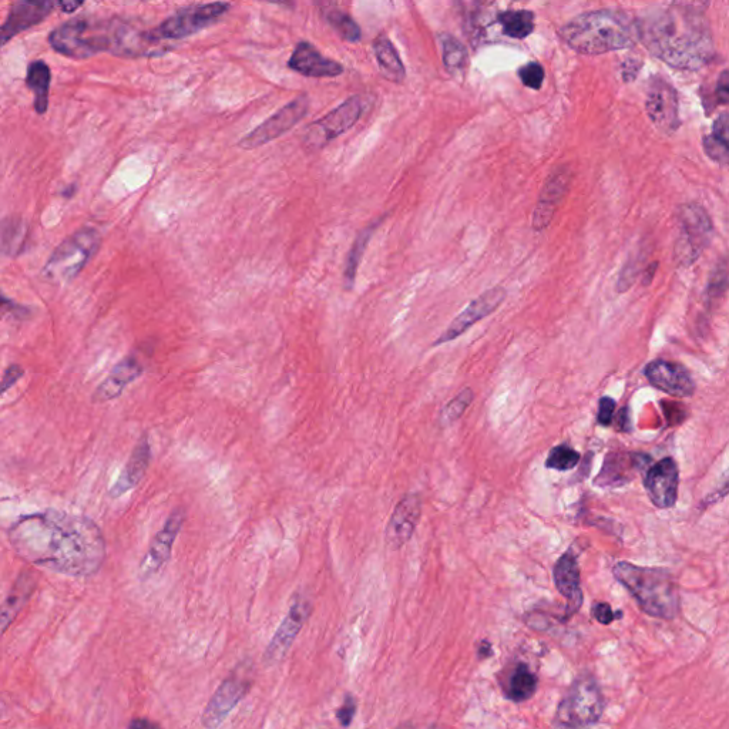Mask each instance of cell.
Masks as SVG:
<instances>
[{"label": "cell", "instance_id": "f907efd6", "mask_svg": "<svg viewBox=\"0 0 729 729\" xmlns=\"http://www.w3.org/2000/svg\"><path fill=\"white\" fill-rule=\"evenodd\" d=\"M617 428H618V430H623V432H628V430L631 429L630 428V416H628L627 408L621 409L620 413H618Z\"/></svg>", "mask_w": 729, "mask_h": 729}, {"label": "cell", "instance_id": "8992f818", "mask_svg": "<svg viewBox=\"0 0 729 729\" xmlns=\"http://www.w3.org/2000/svg\"><path fill=\"white\" fill-rule=\"evenodd\" d=\"M604 697L599 684L590 674L580 675L564 695L557 708L554 725L564 728H586L603 717Z\"/></svg>", "mask_w": 729, "mask_h": 729}, {"label": "cell", "instance_id": "8d00e7d4", "mask_svg": "<svg viewBox=\"0 0 729 729\" xmlns=\"http://www.w3.org/2000/svg\"><path fill=\"white\" fill-rule=\"evenodd\" d=\"M702 106L705 113L710 116L717 107L729 104V70H724L718 76L717 83L707 90H701Z\"/></svg>", "mask_w": 729, "mask_h": 729}, {"label": "cell", "instance_id": "484cf974", "mask_svg": "<svg viewBox=\"0 0 729 729\" xmlns=\"http://www.w3.org/2000/svg\"><path fill=\"white\" fill-rule=\"evenodd\" d=\"M143 374V366L133 356L122 359L110 372L109 376L94 392L93 401L104 403L113 401L122 395L124 389Z\"/></svg>", "mask_w": 729, "mask_h": 729}, {"label": "cell", "instance_id": "c3c4849f", "mask_svg": "<svg viewBox=\"0 0 729 729\" xmlns=\"http://www.w3.org/2000/svg\"><path fill=\"white\" fill-rule=\"evenodd\" d=\"M640 67L641 63H638L637 60H627V62L624 63L623 69L624 82H633V80L636 79L638 72H640Z\"/></svg>", "mask_w": 729, "mask_h": 729}, {"label": "cell", "instance_id": "d4e9b609", "mask_svg": "<svg viewBox=\"0 0 729 729\" xmlns=\"http://www.w3.org/2000/svg\"><path fill=\"white\" fill-rule=\"evenodd\" d=\"M151 462V445L150 440L146 435L141 436L139 443L134 448L133 453L129 460H127L126 466H124L122 473L117 477L114 485L110 487V497L113 499H119L134 487L140 485L141 480L146 476L147 470H149Z\"/></svg>", "mask_w": 729, "mask_h": 729}, {"label": "cell", "instance_id": "9c48e42d", "mask_svg": "<svg viewBox=\"0 0 729 729\" xmlns=\"http://www.w3.org/2000/svg\"><path fill=\"white\" fill-rule=\"evenodd\" d=\"M364 100L362 97L354 96L345 100L337 109L329 112L327 116L312 123L305 130L304 144L309 150L324 149L332 140L342 136L346 131L351 130L356 122L361 119L364 112Z\"/></svg>", "mask_w": 729, "mask_h": 729}, {"label": "cell", "instance_id": "9a60e30c", "mask_svg": "<svg viewBox=\"0 0 729 729\" xmlns=\"http://www.w3.org/2000/svg\"><path fill=\"white\" fill-rule=\"evenodd\" d=\"M506 297L507 291L506 288L503 287H493L490 288V290L483 292V294H480L479 297L475 298V300L470 301L468 307L463 309L458 317L450 322L446 331L443 332V334L440 335V337L436 339L432 345H445L448 344V342L455 341V339L462 337V335L466 334L470 328L475 327L477 322L490 317L496 309H499L500 305L505 302Z\"/></svg>", "mask_w": 729, "mask_h": 729}, {"label": "cell", "instance_id": "6da1fadb", "mask_svg": "<svg viewBox=\"0 0 729 729\" xmlns=\"http://www.w3.org/2000/svg\"><path fill=\"white\" fill-rule=\"evenodd\" d=\"M8 540L20 559L73 579L96 576L107 557L106 539L97 523L63 510L20 516L10 524Z\"/></svg>", "mask_w": 729, "mask_h": 729}, {"label": "cell", "instance_id": "277c9868", "mask_svg": "<svg viewBox=\"0 0 729 729\" xmlns=\"http://www.w3.org/2000/svg\"><path fill=\"white\" fill-rule=\"evenodd\" d=\"M146 36H137L127 26L94 25L85 19H73L53 30L49 43L60 55L70 59H89L97 53L116 55H146L143 42Z\"/></svg>", "mask_w": 729, "mask_h": 729}, {"label": "cell", "instance_id": "db71d44e", "mask_svg": "<svg viewBox=\"0 0 729 729\" xmlns=\"http://www.w3.org/2000/svg\"><path fill=\"white\" fill-rule=\"evenodd\" d=\"M479 653H480V655H482V657H485V658L490 657V655L493 654L492 647H490V644L487 643V641H483L482 647H480Z\"/></svg>", "mask_w": 729, "mask_h": 729}, {"label": "cell", "instance_id": "f1b7e54d", "mask_svg": "<svg viewBox=\"0 0 729 729\" xmlns=\"http://www.w3.org/2000/svg\"><path fill=\"white\" fill-rule=\"evenodd\" d=\"M708 159L720 166H729V113H722L714 122L710 134L704 137Z\"/></svg>", "mask_w": 729, "mask_h": 729}, {"label": "cell", "instance_id": "2e32d148", "mask_svg": "<svg viewBox=\"0 0 729 729\" xmlns=\"http://www.w3.org/2000/svg\"><path fill=\"white\" fill-rule=\"evenodd\" d=\"M186 512L184 509H176L167 519L163 529L154 537L146 556L141 560L139 574L141 580H149L154 574L163 569L164 564L170 560L173 553V546L176 543L178 533L183 527Z\"/></svg>", "mask_w": 729, "mask_h": 729}, {"label": "cell", "instance_id": "44dd1931", "mask_svg": "<svg viewBox=\"0 0 729 729\" xmlns=\"http://www.w3.org/2000/svg\"><path fill=\"white\" fill-rule=\"evenodd\" d=\"M53 6V0H18L10 8L8 18L0 30L2 46L8 45L9 40L19 33L42 23L52 13Z\"/></svg>", "mask_w": 729, "mask_h": 729}, {"label": "cell", "instance_id": "d590c367", "mask_svg": "<svg viewBox=\"0 0 729 729\" xmlns=\"http://www.w3.org/2000/svg\"><path fill=\"white\" fill-rule=\"evenodd\" d=\"M503 33L512 39H526L534 32V13L530 10H506L497 16Z\"/></svg>", "mask_w": 729, "mask_h": 729}, {"label": "cell", "instance_id": "7c38bea8", "mask_svg": "<svg viewBox=\"0 0 729 729\" xmlns=\"http://www.w3.org/2000/svg\"><path fill=\"white\" fill-rule=\"evenodd\" d=\"M308 110L309 97L302 94V96L297 97V99L288 103L287 106L278 110L270 119L265 120L260 126L255 127L251 133H248L247 136H244L240 140L238 146L244 150H254L271 143V141L277 140L282 134L294 129L307 116Z\"/></svg>", "mask_w": 729, "mask_h": 729}, {"label": "cell", "instance_id": "8fae6325", "mask_svg": "<svg viewBox=\"0 0 729 729\" xmlns=\"http://www.w3.org/2000/svg\"><path fill=\"white\" fill-rule=\"evenodd\" d=\"M645 112L661 133L673 134L680 129V100L673 85L664 77H651L645 94Z\"/></svg>", "mask_w": 729, "mask_h": 729}, {"label": "cell", "instance_id": "e575fe53", "mask_svg": "<svg viewBox=\"0 0 729 729\" xmlns=\"http://www.w3.org/2000/svg\"><path fill=\"white\" fill-rule=\"evenodd\" d=\"M539 680L526 664H519L507 683L506 697L513 702L530 700L536 694Z\"/></svg>", "mask_w": 729, "mask_h": 729}, {"label": "cell", "instance_id": "4fadbf2b", "mask_svg": "<svg viewBox=\"0 0 729 729\" xmlns=\"http://www.w3.org/2000/svg\"><path fill=\"white\" fill-rule=\"evenodd\" d=\"M253 687L250 673H241L240 668L225 678L201 715V724L206 728H218L227 720L228 715L247 697Z\"/></svg>", "mask_w": 729, "mask_h": 729}, {"label": "cell", "instance_id": "f5cc1de1", "mask_svg": "<svg viewBox=\"0 0 729 729\" xmlns=\"http://www.w3.org/2000/svg\"><path fill=\"white\" fill-rule=\"evenodd\" d=\"M261 2L274 3V5L285 6V8H295L294 0H261Z\"/></svg>", "mask_w": 729, "mask_h": 729}, {"label": "cell", "instance_id": "30bf717a", "mask_svg": "<svg viewBox=\"0 0 729 729\" xmlns=\"http://www.w3.org/2000/svg\"><path fill=\"white\" fill-rule=\"evenodd\" d=\"M712 223L707 211L697 204H688L680 211V237L677 257L681 264L690 265L710 244Z\"/></svg>", "mask_w": 729, "mask_h": 729}, {"label": "cell", "instance_id": "816d5d0a", "mask_svg": "<svg viewBox=\"0 0 729 729\" xmlns=\"http://www.w3.org/2000/svg\"><path fill=\"white\" fill-rule=\"evenodd\" d=\"M130 728H150L153 727V724H151L150 721L143 720V718H136V720H133L129 724Z\"/></svg>", "mask_w": 729, "mask_h": 729}, {"label": "cell", "instance_id": "11a10c76", "mask_svg": "<svg viewBox=\"0 0 729 729\" xmlns=\"http://www.w3.org/2000/svg\"><path fill=\"white\" fill-rule=\"evenodd\" d=\"M75 191H76L75 186L70 187V190H69V187H67V190L65 191V193H63V196H65V198H70L73 196V193H75Z\"/></svg>", "mask_w": 729, "mask_h": 729}, {"label": "cell", "instance_id": "681fc988", "mask_svg": "<svg viewBox=\"0 0 729 729\" xmlns=\"http://www.w3.org/2000/svg\"><path fill=\"white\" fill-rule=\"evenodd\" d=\"M57 3H59L60 9L63 12L73 13L85 3V0H57Z\"/></svg>", "mask_w": 729, "mask_h": 729}, {"label": "cell", "instance_id": "1f68e13d", "mask_svg": "<svg viewBox=\"0 0 729 729\" xmlns=\"http://www.w3.org/2000/svg\"><path fill=\"white\" fill-rule=\"evenodd\" d=\"M50 75L49 66L42 60L30 63L26 85L35 94V110L38 114H45L49 109Z\"/></svg>", "mask_w": 729, "mask_h": 729}, {"label": "cell", "instance_id": "7402d4cb", "mask_svg": "<svg viewBox=\"0 0 729 729\" xmlns=\"http://www.w3.org/2000/svg\"><path fill=\"white\" fill-rule=\"evenodd\" d=\"M644 374L651 385L668 395L688 398L695 391L694 381L687 369L674 362L658 359L645 368Z\"/></svg>", "mask_w": 729, "mask_h": 729}, {"label": "cell", "instance_id": "60d3db41", "mask_svg": "<svg viewBox=\"0 0 729 729\" xmlns=\"http://www.w3.org/2000/svg\"><path fill=\"white\" fill-rule=\"evenodd\" d=\"M729 495V469L728 472L725 473L724 476H722V480L720 483H718L717 487H714V490L705 497L704 500H702V507H711L714 505H717V503H720L722 499H725Z\"/></svg>", "mask_w": 729, "mask_h": 729}, {"label": "cell", "instance_id": "f6af8a7d", "mask_svg": "<svg viewBox=\"0 0 729 729\" xmlns=\"http://www.w3.org/2000/svg\"><path fill=\"white\" fill-rule=\"evenodd\" d=\"M23 375H25V371H23L22 366L15 364L9 365L8 368L5 369V372H3L2 393L8 392L12 386L16 385V382H18Z\"/></svg>", "mask_w": 729, "mask_h": 729}, {"label": "cell", "instance_id": "5b68a950", "mask_svg": "<svg viewBox=\"0 0 729 729\" xmlns=\"http://www.w3.org/2000/svg\"><path fill=\"white\" fill-rule=\"evenodd\" d=\"M613 576L647 616L673 620L680 613V589L671 571L620 561Z\"/></svg>", "mask_w": 729, "mask_h": 729}, {"label": "cell", "instance_id": "836d02e7", "mask_svg": "<svg viewBox=\"0 0 729 729\" xmlns=\"http://www.w3.org/2000/svg\"><path fill=\"white\" fill-rule=\"evenodd\" d=\"M321 12L328 25L341 36L345 42L358 43L362 38L361 28L348 13L321 0Z\"/></svg>", "mask_w": 729, "mask_h": 729}, {"label": "cell", "instance_id": "74e56055", "mask_svg": "<svg viewBox=\"0 0 729 729\" xmlns=\"http://www.w3.org/2000/svg\"><path fill=\"white\" fill-rule=\"evenodd\" d=\"M581 456L577 450L570 448L569 445H559L550 450L547 456L546 466L549 469L559 470V472H567L579 465Z\"/></svg>", "mask_w": 729, "mask_h": 729}, {"label": "cell", "instance_id": "ab89813d", "mask_svg": "<svg viewBox=\"0 0 729 729\" xmlns=\"http://www.w3.org/2000/svg\"><path fill=\"white\" fill-rule=\"evenodd\" d=\"M517 76L520 77L524 86L532 90H540L546 73H544V67L539 62H529L517 70Z\"/></svg>", "mask_w": 729, "mask_h": 729}, {"label": "cell", "instance_id": "cb8c5ba5", "mask_svg": "<svg viewBox=\"0 0 729 729\" xmlns=\"http://www.w3.org/2000/svg\"><path fill=\"white\" fill-rule=\"evenodd\" d=\"M288 67L294 72L305 77H312V79L338 77L345 70L341 63L322 56L317 47L308 42L298 43L288 60Z\"/></svg>", "mask_w": 729, "mask_h": 729}, {"label": "cell", "instance_id": "603a6c76", "mask_svg": "<svg viewBox=\"0 0 729 729\" xmlns=\"http://www.w3.org/2000/svg\"><path fill=\"white\" fill-rule=\"evenodd\" d=\"M553 577L556 589L567 600L566 616L571 617L580 610L584 601L579 561L573 550L564 553L554 564Z\"/></svg>", "mask_w": 729, "mask_h": 729}, {"label": "cell", "instance_id": "ffe728a7", "mask_svg": "<svg viewBox=\"0 0 729 729\" xmlns=\"http://www.w3.org/2000/svg\"><path fill=\"white\" fill-rule=\"evenodd\" d=\"M422 515L421 497L406 495L393 510L386 527V544L389 549L399 550L412 539Z\"/></svg>", "mask_w": 729, "mask_h": 729}, {"label": "cell", "instance_id": "52a82bcc", "mask_svg": "<svg viewBox=\"0 0 729 729\" xmlns=\"http://www.w3.org/2000/svg\"><path fill=\"white\" fill-rule=\"evenodd\" d=\"M100 243L99 231L92 227L80 228L53 251L43 268V275L55 282L75 280L99 250Z\"/></svg>", "mask_w": 729, "mask_h": 729}, {"label": "cell", "instance_id": "4dcf8cb0", "mask_svg": "<svg viewBox=\"0 0 729 729\" xmlns=\"http://www.w3.org/2000/svg\"><path fill=\"white\" fill-rule=\"evenodd\" d=\"M442 43L443 65L453 79H465L469 67V53L465 45L452 35L440 36Z\"/></svg>", "mask_w": 729, "mask_h": 729}, {"label": "cell", "instance_id": "7bdbcfd3", "mask_svg": "<svg viewBox=\"0 0 729 729\" xmlns=\"http://www.w3.org/2000/svg\"><path fill=\"white\" fill-rule=\"evenodd\" d=\"M614 412H616V401L603 396L599 403V413H597V422L601 426H610L613 423Z\"/></svg>", "mask_w": 729, "mask_h": 729}, {"label": "cell", "instance_id": "ba28073f", "mask_svg": "<svg viewBox=\"0 0 729 729\" xmlns=\"http://www.w3.org/2000/svg\"><path fill=\"white\" fill-rule=\"evenodd\" d=\"M228 10H230V3L227 2L188 6V8L178 10L176 15L171 18L164 20L156 29L150 30L147 36L151 42L188 38L217 23Z\"/></svg>", "mask_w": 729, "mask_h": 729}, {"label": "cell", "instance_id": "d6986e66", "mask_svg": "<svg viewBox=\"0 0 729 729\" xmlns=\"http://www.w3.org/2000/svg\"><path fill=\"white\" fill-rule=\"evenodd\" d=\"M570 183L571 171L567 167H559L552 171V174L544 181L532 217V227L536 233H542L552 224L557 208L563 203L564 197L569 191Z\"/></svg>", "mask_w": 729, "mask_h": 729}, {"label": "cell", "instance_id": "4316f807", "mask_svg": "<svg viewBox=\"0 0 729 729\" xmlns=\"http://www.w3.org/2000/svg\"><path fill=\"white\" fill-rule=\"evenodd\" d=\"M36 586H38V577L35 576V573L22 571L19 574L18 579L9 591L8 597L3 601L2 621H0L2 634L8 631L10 624L19 616L22 608L26 606L32 594L35 593Z\"/></svg>", "mask_w": 729, "mask_h": 729}, {"label": "cell", "instance_id": "3957f363", "mask_svg": "<svg viewBox=\"0 0 729 729\" xmlns=\"http://www.w3.org/2000/svg\"><path fill=\"white\" fill-rule=\"evenodd\" d=\"M559 33L574 52L599 56L637 45L640 42V19L623 10H594L571 19Z\"/></svg>", "mask_w": 729, "mask_h": 729}, {"label": "cell", "instance_id": "83f0119b", "mask_svg": "<svg viewBox=\"0 0 729 729\" xmlns=\"http://www.w3.org/2000/svg\"><path fill=\"white\" fill-rule=\"evenodd\" d=\"M374 53L376 62H378L379 69H381L385 79L401 85L405 80L406 70L401 56H399L398 50L393 46L391 40L386 38L385 35L379 36L374 42Z\"/></svg>", "mask_w": 729, "mask_h": 729}, {"label": "cell", "instance_id": "bcb514c9", "mask_svg": "<svg viewBox=\"0 0 729 729\" xmlns=\"http://www.w3.org/2000/svg\"><path fill=\"white\" fill-rule=\"evenodd\" d=\"M2 312L3 315L9 314L10 317L25 319L30 315V309L26 308L25 305H20L18 302L9 300L3 295L2 298Z\"/></svg>", "mask_w": 729, "mask_h": 729}, {"label": "cell", "instance_id": "5bb4252c", "mask_svg": "<svg viewBox=\"0 0 729 729\" xmlns=\"http://www.w3.org/2000/svg\"><path fill=\"white\" fill-rule=\"evenodd\" d=\"M311 611L312 606L307 597L302 596V594H295L287 616L282 620L278 630L275 631L274 637H272L267 650H265L264 657H262L267 667L281 663L287 657L295 638L298 637L302 627L307 623Z\"/></svg>", "mask_w": 729, "mask_h": 729}, {"label": "cell", "instance_id": "d6a6232c", "mask_svg": "<svg viewBox=\"0 0 729 729\" xmlns=\"http://www.w3.org/2000/svg\"><path fill=\"white\" fill-rule=\"evenodd\" d=\"M29 228L25 221L8 217L2 221V253L6 257H19L28 243Z\"/></svg>", "mask_w": 729, "mask_h": 729}, {"label": "cell", "instance_id": "e0dca14e", "mask_svg": "<svg viewBox=\"0 0 729 729\" xmlns=\"http://www.w3.org/2000/svg\"><path fill=\"white\" fill-rule=\"evenodd\" d=\"M650 456L644 453L611 452L604 459L603 468L594 479L601 489H618L633 482L638 473L650 466Z\"/></svg>", "mask_w": 729, "mask_h": 729}, {"label": "cell", "instance_id": "f35d334b", "mask_svg": "<svg viewBox=\"0 0 729 729\" xmlns=\"http://www.w3.org/2000/svg\"><path fill=\"white\" fill-rule=\"evenodd\" d=\"M473 398H475V393H473L472 389L466 388L463 389V391H460L458 395H456L455 398H453L452 401L443 408L442 416H440L442 422L445 423V425H449V423L456 422L458 419L462 418L463 413L466 412L470 403L473 402Z\"/></svg>", "mask_w": 729, "mask_h": 729}, {"label": "cell", "instance_id": "ac0fdd59", "mask_svg": "<svg viewBox=\"0 0 729 729\" xmlns=\"http://www.w3.org/2000/svg\"><path fill=\"white\" fill-rule=\"evenodd\" d=\"M680 472L673 458H665L648 468L644 477V487L651 503L657 509H671L678 499Z\"/></svg>", "mask_w": 729, "mask_h": 729}, {"label": "cell", "instance_id": "f546056e", "mask_svg": "<svg viewBox=\"0 0 729 729\" xmlns=\"http://www.w3.org/2000/svg\"><path fill=\"white\" fill-rule=\"evenodd\" d=\"M384 220L385 217L379 218L378 221L369 224L368 227H365L364 230L359 231L358 235H356L354 244H352L351 250L346 255L344 270L345 290L351 291L354 288L359 264H361L366 248H368L369 241L374 237L375 231L378 230L379 225L384 223Z\"/></svg>", "mask_w": 729, "mask_h": 729}, {"label": "cell", "instance_id": "b9f144b4", "mask_svg": "<svg viewBox=\"0 0 729 729\" xmlns=\"http://www.w3.org/2000/svg\"><path fill=\"white\" fill-rule=\"evenodd\" d=\"M591 613H593V617L596 618L600 624H603V626H610L616 618H621V616H623L621 611L616 616L613 608H611L610 604L607 603L594 604L593 608H591Z\"/></svg>", "mask_w": 729, "mask_h": 729}, {"label": "cell", "instance_id": "ee69618b", "mask_svg": "<svg viewBox=\"0 0 729 729\" xmlns=\"http://www.w3.org/2000/svg\"><path fill=\"white\" fill-rule=\"evenodd\" d=\"M355 712L356 702L354 698H352L351 695H346L344 704H342V707L337 711L339 724H341L342 727H349L352 720H354Z\"/></svg>", "mask_w": 729, "mask_h": 729}, {"label": "cell", "instance_id": "7dc6e473", "mask_svg": "<svg viewBox=\"0 0 729 729\" xmlns=\"http://www.w3.org/2000/svg\"><path fill=\"white\" fill-rule=\"evenodd\" d=\"M673 5L677 8L704 15L705 10L710 6V0H673Z\"/></svg>", "mask_w": 729, "mask_h": 729}, {"label": "cell", "instance_id": "7a4b0ae2", "mask_svg": "<svg viewBox=\"0 0 729 729\" xmlns=\"http://www.w3.org/2000/svg\"><path fill=\"white\" fill-rule=\"evenodd\" d=\"M640 42L665 65L700 70L715 59L714 39L702 13L671 6L640 20Z\"/></svg>", "mask_w": 729, "mask_h": 729}]
</instances>
